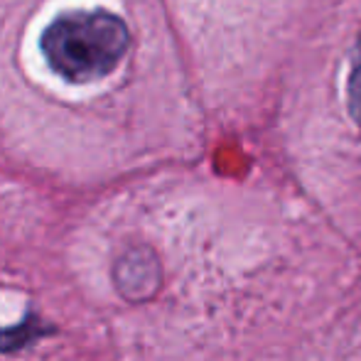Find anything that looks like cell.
Listing matches in <instances>:
<instances>
[{"mask_svg":"<svg viewBox=\"0 0 361 361\" xmlns=\"http://www.w3.org/2000/svg\"><path fill=\"white\" fill-rule=\"evenodd\" d=\"M347 104L354 123L361 128V35L357 42V54H354V62H352V74H349L347 81Z\"/></svg>","mask_w":361,"mask_h":361,"instance_id":"7a4b0ae2","label":"cell"},{"mask_svg":"<svg viewBox=\"0 0 361 361\" xmlns=\"http://www.w3.org/2000/svg\"><path fill=\"white\" fill-rule=\"evenodd\" d=\"M130 44L128 25L104 10L59 15L42 32L47 67L69 84H94L109 76Z\"/></svg>","mask_w":361,"mask_h":361,"instance_id":"6da1fadb","label":"cell"}]
</instances>
